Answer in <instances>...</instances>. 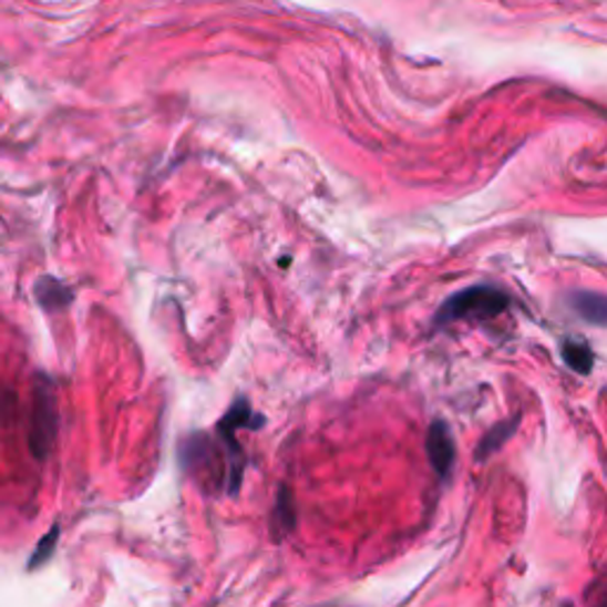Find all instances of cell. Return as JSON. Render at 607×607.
I'll list each match as a JSON object with an SVG mask.
<instances>
[{"instance_id": "6da1fadb", "label": "cell", "mask_w": 607, "mask_h": 607, "mask_svg": "<svg viewBox=\"0 0 607 607\" xmlns=\"http://www.w3.org/2000/svg\"><path fill=\"white\" fill-rule=\"evenodd\" d=\"M505 307H508V297H505V292L492 288V285H477V288L463 290L446 299L440 313H436V323L444 326L463 318H494Z\"/></svg>"}, {"instance_id": "7a4b0ae2", "label": "cell", "mask_w": 607, "mask_h": 607, "mask_svg": "<svg viewBox=\"0 0 607 607\" xmlns=\"http://www.w3.org/2000/svg\"><path fill=\"white\" fill-rule=\"evenodd\" d=\"M58 434V409L55 397L50 392L48 384L37 387L33 394V411H31V430H29V444L37 459H45L53 449Z\"/></svg>"}, {"instance_id": "3957f363", "label": "cell", "mask_w": 607, "mask_h": 607, "mask_svg": "<svg viewBox=\"0 0 607 607\" xmlns=\"http://www.w3.org/2000/svg\"><path fill=\"white\" fill-rule=\"evenodd\" d=\"M428 455H430V463H432L436 475L440 477L451 475V467L455 461V444H453L449 425L442 423V420L432 423V428L428 432Z\"/></svg>"}, {"instance_id": "277c9868", "label": "cell", "mask_w": 607, "mask_h": 607, "mask_svg": "<svg viewBox=\"0 0 607 607\" xmlns=\"http://www.w3.org/2000/svg\"><path fill=\"white\" fill-rule=\"evenodd\" d=\"M572 309L575 313L586 320V323L607 328V295L598 292H575L569 297Z\"/></svg>"}, {"instance_id": "5b68a950", "label": "cell", "mask_w": 607, "mask_h": 607, "mask_svg": "<svg viewBox=\"0 0 607 607\" xmlns=\"http://www.w3.org/2000/svg\"><path fill=\"white\" fill-rule=\"evenodd\" d=\"M563 359L572 370H577V373H582V375H588L594 368V351L588 349L584 342H572V340L565 342Z\"/></svg>"}, {"instance_id": "8992f818", "label": "cell", "mask_w": 607, "mask_h": 607, "mask_svg": "<svg viewBox=\"0 0 607 607\" xmlns=\"http://www.w3.org/2000/svg\"><path fill=\"white\" fill-rule=\"evenodd\" d=\"M58 542H60V525H53V527H50V532L39 542L37 551H33L31 560H29V569H37L39 565H43V563H48L50 558H53Z\"/></svg>"}, {"instance_id": "52a82bcc", "label": "cell", "mask_w": 607, "mask_h": 607, "mask_svg": "<svg viewBox=\"0 0 607 607\" xmlns=\"http://www.w3.org/2000/svg\"><path fill=\"white\" fill-rule=\"evenodd\" d=\"M515 425H517V423H501V425H496L492 432H488V434L484 436V440H482L480 449H477L480 461H482V459H486V455H492L496 449H501V446H503V442L508 440V436L513 434Z\"/></svg>"}, {"instance_id": "ba28073f", "label": "cell", "mask_w": 607, "mask_h": 607, "mask_svg": "<svg viewBox=\"0 0 607 607\" xmlns=\"http://www.w3.org/2000/svg\"><path fill=\"white\" fill-rule=\"evenodd\" d=\"M45 282H48V288H50V292H45V290L37 288V292H39V299H41V304H43V307H48V309L64 307V304L72 299L70 290H64V288H62V285H60L58 280H50V278H45Z\"/></svg>"}, {"instance_id": "9c48e42d", "label": "cell", "mask_w": 607, "mask_h": 607, "mask_svg": "<svg viewBox=\"0 0 607 607\" xmlns=\"http://www.w3.org/2000/svg\"><path fill=\"white\" fill-rule=\"evenodd\" d=\"M276 515L282 519V529L290 532L295 527V513H292V496L288 488H282L280 492V498H278V508H276Z\"/></svg>"}, {"instance_id": "30bf717a", "label": "cell", "mask_w": 607, "mask_h": 607, "mask_svg": "<svg viewBox=\"0 0 607 607\" xmlns=\"http://www.w3.org/2000/svg\"><path fill=\"white\" fill-rule=\"evenodd\" d=\"M600 607H607V594H605V598L600 600Z\"/></svg>"}]
</instances>
